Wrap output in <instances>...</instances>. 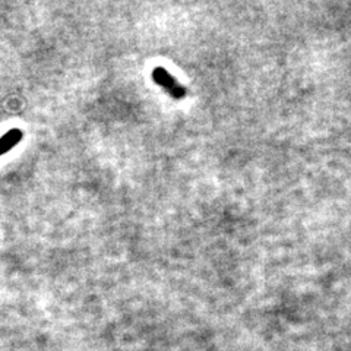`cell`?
<instances>
[{"mask_svg":"<svg viewBox=\"0 0 351 351\" xmlns=\"http://www.w3.org/2000/svg\"><path fill=\"white\" fill-rule=\"evenodd\" d=\"M152 80L158 86H161L162 90H166L174 98V100H183V98L186 97L184 86L180 85V82L176 80L167 69H164L162 66H157V68H154Z\"/></svg>","mask_w":351,"mask_h":351,"instance_id":"cell-1","label":"cell"},{"mask_svg":"<svg viewBox=\"0 0 351 351\" xmlns=\"http://www.w3.org/2000/svg\"><path fill=\"white\" fill-rule=\"evenodd\" d=\"M24 139V132L19 128H12L0 136V157L6 156L9 151H12L15 147L21 144V141Z\"/></svg>","mask_w":351,"mask_h":351,"instance_id":"cell-2","label":"cell"}]
</instances>
